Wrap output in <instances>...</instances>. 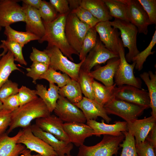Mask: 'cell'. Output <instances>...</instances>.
Masks as SVG:
<instances>
[{
  "mask_svg": "<svg viewBox=\"0 0 156 156\" xmlns=\"http://www.w3.org/2000/svg\"><path fill=\"white\" fill-rule=\"evenodd\" d=\"M43 51L50 57L49 67L55 70H59L68 75L71 79L78 81L79 71L84 60L79 63H75L68 60L54 46H47Z\"/></svg>",
  "mask_w": 156,
  "mask_h": 156,
  "instance_id": "277c9868",
  "label": "cell"
},
{
  "mask_svg": "<svg viewBox=\"0 0 156 156\" xmlns=\"http://www.w3.org/2000/svg\"><path fill=\"white\" fill-rule=\"evenodd\" d=\"M50 114L45 104L38 97L12 112L11 121L7 133L18 128L23 129L28 127L33 120Z\"/></svg>",
  "mask_w": 156,
  "mask_h": 156,
  "instance_id": "7a4b0ae2",
  "label": "cell"
},
{
  "mask_svg": "<svg viewBox=\"0 0 156 156\" xmlns=\"http://www.w3.org/2000/svg\"><path fill=\"white\" fill-rule=\"evenodd\" d=\"M110 23L113 27L120 31L123 45L129 50L125 56V58L128 62H131L133 58L140 52L137 44V28L129 22L117 18H115L113 21H110Z\"/></svg>",
  "mask_w": 156,
  "mask_h": 156,
  "instance_id": "5b68a950",
  "label": "cell"
},
{
  "mask_svg": "<svg viewBox=\"0 0 156 156\" xmlns=\"http://www.w3.org/2000/svg\"><path fill=\"white\" fill-rule=\"evenodd\" d=\"M3 109L12 112L20 106V103L17 94L12 95L2 100Z\"/></svg>",
  "mask_w": 156,
  "mask_h": 156,
  "instance_id": "681fc988",
  "label": "cell"
},
{
  "mask_svg": "<svg viewBox=\"0 0 156 156\" xmlns=\"http://www.w3.org/2000/svg\"><path fill=\"white\" fill-rule=\"evenodd\" d=\"M156 43V30H155L152 39L148 46L143 51L140 53L133 58L132 62H135V68L138 70H141L143 68L144 62L148 57L153 55L155 51H152V50Z\"/></svg>",
  "mask_w": 156,
  "mask_h": 156,
  "instance_id": "8d00e7d4",
  "label": "cell"
},
{
  "mask_svg": "<svg viewBox=\"0 0 156 156\" xmlns=\"http://www.w3.org/2000/svg\"><path fill=\"white\" fill-rule=\"evenodd\" d=\"M145 140L148 142L155 149L156 148V125L150 131Z\"/></svg>",
  "mask_w": 156,
  "mask_h": 156,
  "instance_id": "f907efd6",
  "label": "cell"
},
{
  "mask_svg": "<svg viewBox=\"0 0 156 156\" xmlns=\"http://www.w3.org/2000/svg\"><path fill=\"white\" fill-rule=\"evenodd\" d=\"M70 11L80 6L81 0H67Z\"/></svg>",
  "mask_w": 156,
  "mask_h": 156,
  "instance_id": "f5cc1de1",
  "label": "cell"
},
{
  "mask_svg": "<svg viewBox=\"0 0 156 156\" xmlns=\"http://www.w3.org/2000/svg\"><path fill=\"white\" fill-rule=\"evenodd\" d=\"M22 8L25 12L26 30L41 38L45 33V29L38 10L23 3Z\"/></svg>",
  "mask_w": 156,
  "mask_h": 156,
  "instance_id": "7402d4cb",
  "label": "cell"
},
{
  "mask_svg": "<svg viewBox=\"0 0 156 156\" xmlns=\"http://www.w3.org/2000/svg\"><path fill=\"white\" fill-rule=\"evenodd\" d=\"M38 10L42 21L47 23L53 21L59 15L50 2L45 0H42Z\"/></svg>",
  "mask_w": 156,
  "mask_h": 156,
  "instance_id": "f35d334b",
  "label": "cell"
},
{
  "mask_svg": "<svg viewBox=\"0 0 156 156\" xmlns=\"http://www.w3.org/2000/svg\"><path fill=\"white\" fill-rule=\"evenodd\" d=\"M63 126L70 142L77 146L83 144L86 138L93 135L92 128L85 123H64Z\"/></svg>",
  "mask_w": 156,
  "mask_h": 156,
  "instance_id": "ac0fdd59",
  "label": "cell"
},
{
  "mask_svg": "<svg viewBox=\"0 0 156 156\" xmlns=\"http://www.w3.org/2000/svg\"><path fill=\"white\" fill-rule=\"evenodd\" d=\"M68 14H59L57 18L51 22L42 21L45 29L44 36L38 41L40 43L46 41L47 46H54L71 61H74L72 55L79 53L69 44L65 34V26Z\"/></svg>",
  "mask_w": 156,
  "mask_h": 156,
  "instance_id": "6da1fadb",
  "label": "cell"
},
{
  "mask_svg": "<svg viewBox=\"0 0 156 156\" xmlns=\"http://www.w3.org/2000/svg\"><path fill=\"white\" fill-rule=\"evenodd\" d=\"M135 147L138 156H155V149L146 140L135 144Z\"/></svg>",
  "mask_w": 156,
  "mask_h": 156,
  "instance_id": "f6af8a7d",
  "label": "cell"
},
{
  "mask_svg": "<svg viewBox=\"0 0 156 156\" xmlns=\"http://www.w3.org/2000/svg\"><path fill=\"white\" fill-rule=\"evenodd\" d=\"M94 79L90 75L89 73L80 69L78 82L82 94L85 97L94 99L93 81Z\"/></svg>",
  "mask_w": 156,
  "mask_h": 156,
  "instance_id": "d590c367",
  "label": "cell"
},
{
  "mask_svg": "<svg viewBox=\"0 0 156 156\" xmlns=\"http://www.w3.org/2000/svg\"><path fill=\"white\" fill-rule=\"evenodd\" d=\"M44 79L49 83H56L60 88L67 84L71 80V78L65 73L58 72L50 67L40 78L39 79Z\"/></svg>",
  "mask_w": 156,
  "mask_h": 156,
  "instance_id": "e575fe53",
  "label": "cell"
},
{
  "mask_svg": "<svg viewBox=\"0 0 156 156\" xmlns=\"http://www.w3.org/2000/svg\"><path fill=\"white\" fill-rule=\"evenodd\" d=\"M126 5L130 22L137 28L139 33L146 35L151 24L146 12L138 0H120Z\"/></svg>",
  "mask_w": 156,
  "mask_h": 156,
  "instance_id": "7c38bea8",
  "label": "cell"
},
{
  "mask_svg": "<svg viewBox=\"0 0 156 156\" xmlns=\"http://www.w3.org/2000/svg\"><path fill=\"white\" fill-rule=\"evenodd\" d=\"M2 29V27L0 25V31H1Z\"/></svg>",
  "mask_w": 156,
  "mask_h": 156,
  "instance_id": "680465c9",
  "label": "cell"
},
{
  "mask_svg": "<svg viewBox=\"0 0 156 156\" xmlns=\"http://www.w3.org/2000/svg\"><path fill=\"white\" fill-rule=\"evenodd\" d=\"M113 95L117 99L142 106L146 109L150 107L148 94L145 90L129 85L116 86Z\"/></svg>",
  "mask_w": 156,
  "mask_h": 156,
  "instance_id": "9c48e42d",
  "label": "cell"
},
{
  "mask_svg": "<svg viewBox=\"0 0 156 156\" xmlns=\"http://www.w3.org/2000/svg\"><path fill=\"white\" fill-rule=\"evenodd\" d=\"M70 12L75 14L81 21L88 25L90 28L94 27L100 22L88 11L81 6L71 10Z\"/></svg>",
  "mask_w": 156,
  "mask_h": 156,
  "instance_id": "ab89813d",
  "label": "cell"
},
{
  "mask_svg": "<svg viewBox=\"0 0 156 156\" xmlns=\"http://www.w3.org/2000/svg\"><path fill=\"white\" fill-rule=\"evenodd\" d=\"M155 125L156 117L151 115L127 123L128 131L134 137L135 143H139L145 140L148 134Z\"/></svg>",
  "mask_w": 156,
  "mask_h": 156,
  "instance_id": "ffe728a7",
  "label": "cell"
},
{
  "mask_svg": "<svg viewBox=\"0 0 156 156\" xmlns=\"http://www.w3.org/2000/svg\"><path fill=\"white\" fill-rule=\"evenodd\" d=\"M6 53L4 51H3V52L0 54V59L1 57L3 56Z\"/></svg>",
  "mask_w": 156,
  "mask_h": 156,
  "instance_id": "9f6ffc18",
  "label": "cell"
},
{
  "mask_svg": "<svg viewBox=\"0 0 156 156\" xmlns=\"http://www.w3.org/2000/svg\"><path fill=\"white\" fill-rule=\"evenodd\" d=\"M64 123H85L86 119L81 110L66 98L60 95L53 111Z\"/></svg>",
  "mask_w": 156,
  "mask_h": 156,
  "instance_id": "4fadbf2b",
  "label": "cell"
},
{
  "mask_svg": "<svg viewBox=\"0 0 156 156\" xmlns=\"http://www.w3.org/2000/svg\"><path fill=\"white\" fill-rule=\"evenodd\" d=\"M80 6L88 11L100 22L109 21L112 18L103 0H81Z\"/></svg>",
  "mask_w": 156,
  "mask_h": 156,
  "instance_id": "484cf974",
  "label": "cell"
},
{
  "mask_svg": "<svg viewBox=\"0 0 156 156\" xmlns=\"http://www.w3.org/2000/svg\"><path fill=\"white\" fill-rule=\"evenodd\" d=\"M90 28L74 13L70 12L67 15L65 26L66 37L69 44L79 54L84 37Z\"/></svg>",
  "mask_w": 156,
  "mask_h": 156,
  "instance_id": "8992f818",
  "label": "cell"
},
{
  "mask_svg": "<svg viewBox=\"0 0 156 156\" xmlns=\"http://www.w3.org/2000/svg\"><path fill=\"white\" fill-rule=\"evenodd\" d=\"M23 3L38 10L39 8L42 0H22Z\"/></svg>",
  "mask_w": 156,
  "mask_h": 156,
  "instance_id": "816d5d0a",
  "label": "cell"
},
{
  "mask_svg": "<svg viewBox=\"0 0 156 156\" xmlns=\"http://www.w3.org/2000/svg\"><path fill=\"white\" fill-rule=\"evenodd\" d=\"M125 138L120 147L122 148L120 156H138L135 139L133 135L128 131L123 132Z\"/></svg>",
  "mask_w": 156,
  "mask_h": 156,
  "instance_id": "74e56055",
  "label": "cell"
},
{
  "mask_svg": "<svg viewBox=\"0 0 156 156\" xmlns=\"http://www.w3.org/2000/svg\"><path fill=\"white\" fill-rule=\"evenodd\" d=\"M3 109V105L2 101L0 99V111Z\"/></svg>",
  "mask_w": 156,
  "mask_h": 156,
  "instance_id": "11a10c76",
  "label": "cell"
},
{
  "mask_svg": "<svg viewBox=\"0 0 156 156\" xmlns=\"http://www.w3.org/2000/svg\"><path fill=\"white\" fill-rule=\"evenodd\" d=\"M49 2L59 14H68L70 12L67 0H50Z\"/></svg>",
  "mask_w": 156,
  "mask_h": 156,
  "instance_id": "c3c4849f",
  "label": "cell"
},
{
  "mask_svg": "<svg viewBox=\"0 0 156 156\" xmlns=\"http://www.w3.org/2000/svg\"><path fill=\"white\" fill-rule=\"evenodd\" d=\"M12 111L3 109L0 111V135L9 127L11 121Z\"/></svg>",
  "mask_w": 156,
  "mask_h": 156,
  "instance_id": "7dc6e473",
  "label": "cell"
},
{
  "mask_svg": "<svg viewBox=\"0 0 156 156\" xmlns=\"http://www.w3.org/2000/svg\"><path fill=\"white\" fill-rule=\"evenodd\" d=\"M119 63V57L111 58L107 61L106 65L97 66L89 74L93 78L101 82L106 86H112L114 84L113 79Z\"/></svg>",
  "mask_w": 156,
  "mask_h": 156,
  "instance_id": "603a6c76",
  "label": "cell"
},
{
  "mask_svg": "<svg viewBox=\"0 0 156 156\" xmlns=\"http://www.w3.org/2000/svg\"><path fill=\"white\" fill-rule=\"evenodd\" d=\"M63 156H73L70 154V155H65Z\"/></svg>",
  "mask_w": 156,
  "mask_h": 156,
  "instance_id": "6f0895ef",
  "label": "cell"
},
{
  "mask_svg": "<svg viewBox=\"0 0 156 156\" xmlns=\"http://www.w3.org/2000/svg\"><path fill=\"white\" fill-rule=\"evenodd\" d=\"M118 52L120 63L114 77L116 86L129 85L141 89L142 81L140 78L135 77L134 73L135 62H133L132 64H130L127 61L121 40L119 42Z\"/></svg>",
  "mask_w": 156,
  "mask_h": 156,
  "instance_id": "52a82bcc",
  "label": "cell"
},
{
  "mask_svg": "<svg viewBox=\"0 0 156 156\" xmlns=\"http://www.w3.org/2000/svg\"><path fill=\"white\" fill-rule=\"evenodd\" d=\"M116 57H119V55L108 50L97 39L95 46L87 55L80 69L90 73L95 66L105 64L109 60Z\"/></svg>",
  "mask_w": 156,
  "mask_h": 156,
  "instance_id": "5bb4252c",
  "label": "cell"
},
{
  "mask_svg": "<svg viewBox=\"0 0 156 156\" xmlns=\"http://www.w3.org/2000/svg\"><path fill=\"white\" fill-rule=\"evenodd\" d=\"M20 106H22L37 98L36 90L30 89L22 86L19 88L17 94Z\"/></svg>",
  "mask_w": 156,
  "mask_h": 156,
  "instance_id": "b9f144b4",
  "label": "cell"
},
{
  "mask_svg": "<svg viewBox=\"0 0 156 156\" xmlns=\"http://www.w3.org/2000/svg\"><path fill=\"white\" fill-rule=\"evenodd\" d=\"M103 107L107 114L121 118L127 123L135 120L143 113L145 108L142 106L113 98Z\"/></svg>",
  "mask_w": 156,
  "mask_h": 156,
  "instance_id": "ba28073f",
  "label": "cell"
},
{
  "mask_svg": "<svg viewBox=\"0 0 156 156\" xmlns=\"http://www.w3.org/2000/svg\"><path fill=\"white\" fill-rule=\"evenodd\" d=\"M146 12L151 25L156 24V0H138Z\"/></svg>",
  "mask_w": 156,
  "mask_h": 156,
  "instance_id": "ee69618b",
  "label": "cell"
},
{
  "mask_svg": "<svg viewBox=\"0 0 156 156\" xmlns=\"http://www.w3.org/2000/svg\"><path fill=\"white\" fill-rule=\"evenodd\" d=\"M20 130L15 135L10 137L7 133L0 135V156H19L26 148L23 145L18 143L22 133Z\"/></svg>",
  "mask_w": 156,
  "mask_h": 156,
  "instance_id": "cb8c5ba5",
  "label": "cell"
},
{
  "mask_svg": "<svg viewBox=\"0 0 156 156\" xmlns=\"http://www.w3.org/2000/svg\"><path fill=\"white\" fill-rule=\"evenodd\" d=\"M49 65L47 64L37 62H33L30 68H27L26 75L31 78L32 82L36 84V81L39 79L40 76L49 69Z\"/></svg>",
  "mask_w": 156,
  "mask_h": 156,
  "instance_id": "60d3db41",
  "label": "cell"
},
{
  "mask_svg": "<svg viewBox=\"0 0 156 156\" xmlns=\"http://www.w3.org/2000/svg\"><path fill=\"white\" fill-rule=\"evenodd\" d=\"M124 134L117 136L104 135L96 144L88 146L83 144L79 147L77 156H113L116 155L120 144L125 139Z\"/></svg>",
  "mask_w": 156,
  "mask_h": 156,
  "instance_id": "3957f363",
  "label": "cell"
},
{
  "mask_svg": "<svg viewBox=\"0 0 156 156\" xmlns=\"http://www.w3.org/2000/svg\"><path fill=\"white\" fill-rule=\"evenodd\" d=\"M21 154H22L23 156H43L38 154L32 155L31 154V151L26 148L22 152Z\"/></svg>",
  "mask_w": 156,
  "mask_h": 156,
  "instance_id": "db71d44e",
  "label": "cell"
},
{
  "mask_svg": "<svg viewBox=\"0 0 156 156\" xmlns=\"http://www.w3.org/2000/svg\"><path fill=\"white\" fill-rule=\"evenodd\" d=\"M116 86V85L114 83L112 86L107 87L94 79L93 81L94 99L103 107L114 97L113 90Z\"/></svg>",
  "mask_w": 156,
  "mask_h": 156,
  "instance_id": "f1b7e54d",
  "label": "cell"
},
{
  "mask_svg": "<svg viewBox=\"0 0 156 156\" xmlns=\"http://www.w3.org/2000/svg\"><path fill=\"white\" fill-rule=\"evenodd\" d=\"M97 33L94 27L90 28L84 37L79 54L81 61L85 59L89 52L95 46L97 41Z\"/></svg>",
  "mask_w": 156,
  "mask_h": 156,
  "instance_id": "836d02e7",
  "label": "cell"
},
{
  "mask_svg": "<svg viewBox=\"0 0 156 156\" xmlns=\"http://www.w3.org/2000/svg\"><path fill=\"white\" fill-rule=\"evenodd\" d=\"M19 88L18 84L8 80L0 88V99L2 100L18 92Z\"/></svg>",
  "mask_w": 156,
  "mask_h": 156,
  "instance_id": "7bdbcfd3",
  "label": "cell"
},
{
  "mask_svg": "<svg viewBox=\"0 0 156 156\" xmlns=\"http://www.w3.org/2000/svg\"><path fill=\"white\" fill-rule=\"evenodd\" d=\"M140 76L148 88L151 115L156 117V75L151 71L144 72Z\"/></svg>",
  "mask_w": 156,
  "mask_h": 156,
  "instance_id": "f546056e",
  "label": "cell"
},
{
  "mask_svg": "<svg viewBox=\"0 0 156 156\" xmlns=\"http://www.w3.org/2000/svg\"><path fill=\"white\" fill-rule=\"evenodd\" d=\"M0 44V49H2L3 51L6 53L8 51L13 54L14 60L20 64L25 65H27L23 53L22 48L23 47L20 44L14 41L6 40H1Z\"/></svg>",
  "mask_w": 156,
  "mask_h": 156,
  "instance_id": "d6a6232c",
  "label": "cell"
},
{
  "mask_svg": "<svg viewBox=\"0 0 156 156\" xmlns=\"http://www.w3.org/2000/svg\"><path fill=\"white\" fill-rule=\"evenodd\" d=\"M35 122L36 125L43 131L53 135L61 140L70 142L64 129V122L56 116L50 114L37 119Z\"/></svg>",
  "mask_w": 156,
  "mask_h": 156,
  "instance_id": "e0dca14e",
  "label": "cell"
},
{
  "mask_svg": "<svg viewBox=\"0 0 156 156\" xmlns=\"http://www.w3.org/2000/svg\"><path fill=\"white\" fill-rule=\"evenodd\" d=\"M30 128L34 134L51 146L58 156L70 154L73 148L72 143L58 139L53 135L43 131L36 124L31 125Z\"/></svg>",
  "mask_w": 156,
  "mask_h": 156,
  "instance_id": "2e32d148",
  "label": "cell"
},
{
  "mask_svg": "<svg viewBox=\"0 0 156 156\" xmlns=\"http://www.w3.org/2000/svg\"><path fill=\"white\" fill-rule=\"evenodd\" d=\"M32 51L29 58L33 62L44 63L49 65L50 58L48 55L44 51H40L35 47H32Z\"/></svg>",
  "mask_w": 156,
  "mask_h": 156,
  "instance_id": "bcb514c9",
  "label": "cell"
},
{
  "mask_svg": "<svg viewBox=\"0 0 156 156\" xmlns=\"http://www.w3.org/2000/svg\"><path fill=\"white\" fill-rule=\"evenodd\" d=\"M112 17L129 22L127 8L125 4L120 0H103Z\"/></svg>",
  "mask_w": 156,
  "mask_h": 156,
  "instance_id": "1f68e13d",
  "label": "cell"
},
{
  "mask_svg": "<svg viewBox=\"0 0 156 156\" xmlns=\"http://www.w3.org/2000/svg\"><path fill=\"white\" fill-rule=\"evenodd\" d=\"M59 93L73 104L79 102L83 97L78 82L72 79L66 85L60 88Z\"/></svg>",
  "mask_w": 156,
  "mask_h": 156,
  "instance_id": "83f0119b",
  "label": "cell"
},
{
  "mask_svg": "<svg viewBox=\"0 0 156 156\" xmlns=\"http://www.w3.org/2000/svg\"><path fill=\"white\" fill-rule=\"evenodd\" d=\"M4 34L7 37V40L14 42L24 47L31 41L38 40L40 38L36 35L27 31H19L12 29L10 26L5 27Z\"/></svg>",
  "mask_w": 156,
  "mask_h": 156,
  "instance_id": "4dcf8cb0",
  "label": "cell"
},
{
  "mask_svg": "<svg viewBox=\"0 0 156 156\" xmlns=\"http://www.w3.org/2000/svg\"><path fill=\"white\" fill-rule=\"evenodd\" d=\"M86 124L93 130V135L100 137L101 135H108L115 136L121 135L123 132L128 131L127 123L125 121H118L112 124H106L104 120L101 122L94 120L86 121Z\"/></svg>",
  "mask_w": 156,
  "mask_h": 156,
  "instance_id": "d6986e66",
  "label": "cell"
},
{
  "mask_svg": "<svg viewBox=\"0 0 156 156\" xmlns=\"http://www.w3.org/2000/svg\"><path fill=\"white\" fill-rule=\"evenodd\" d=\"M74 104L81 110L86 121L96 120L98 117L102 118L108 123L112 120L106 112L103 107L94 99L84 96L79 102Z\"/></svg>",
  "mask_w": 156,
  "mask_h": 156,
  "instance_id": "44dd1931",
  "label": "cell"
},
{
  "mask_svg": "<svg viewBox=\"0 0 156 156\" xmlns=\"http://www.w3.org/2000/svg\"><path fill=\"white\" fill-rule=\"evenodd\" d=\"M20 1L0 0V25L2 27L17 22H25V12L22 6L18 3Z\"/></svg>",
  "mask_w": 156,
  "mask_h": 156,
  "instance_id": "30bf717a",
  "label": "cell"
},
{
  "mask_svg": "<svg viewBox=\"0 0 156 156\" xmlns=\"http://www.w3.org/2000/svg\"><path fill=\"white\" fill-rule=\"evenodd\" d=\"M14 61L13 54L9 51L0 59V88L8 80L9 76L13 71H21L15 63Z\"/></svg>",
  "mask_w": 156,
  "mask_h": 156,
  "instance_id": "4316f807",
  "label": "cell"
},
{
  "mask_svg": "<svg viewBox=\"0 0 156 156\" xmlns=\"http://www.w3.org/2000/svg\"><path fill=\"white\" fill-rule=\"evenodd\" d=\"M99 36V39L105 47L118 55L119 44L121 39L118 29L112 26L110 21H101L94 27Z\"/></svg>",
  "mask_w": 156,
  "mask_h": 156,
  "instance_id": "9a60e30c",
  "label": "cell"
},
{
  "mask_svg": "<svg viewBox=\"0 0 156 156\" xmlns=\"http://www.w3.org/2000/svg\"><path fill=\"white\" fill-rule=\"evenodd\" d=\"M18 143L22 144L26 148L34 151L43 156H58L53 149L32 132L30 126L23 129Z\"/></svg>",
  "mask_w": 156,
  "mask_h": 156,
  "instance_id": "8fae6325",
  "label": "cell"
},
{
  "mask_svg": "<svg viewBox=\"0 0 156 156\" xmlns=\"http://www.w3.org/2000/svg\"><path fill=\"white\" fill-rule=\"evenodd\" d=\"M60 88L54 83H49V88L41 84H37L36 86V93L46 105L49 112L53 111L59 96Z\"/></svg>",
  "mask_w": 156,
  "mask_h": 156,
  "instance_id": "d4e9b609",
  "label": "cell"
}]
</instances>
